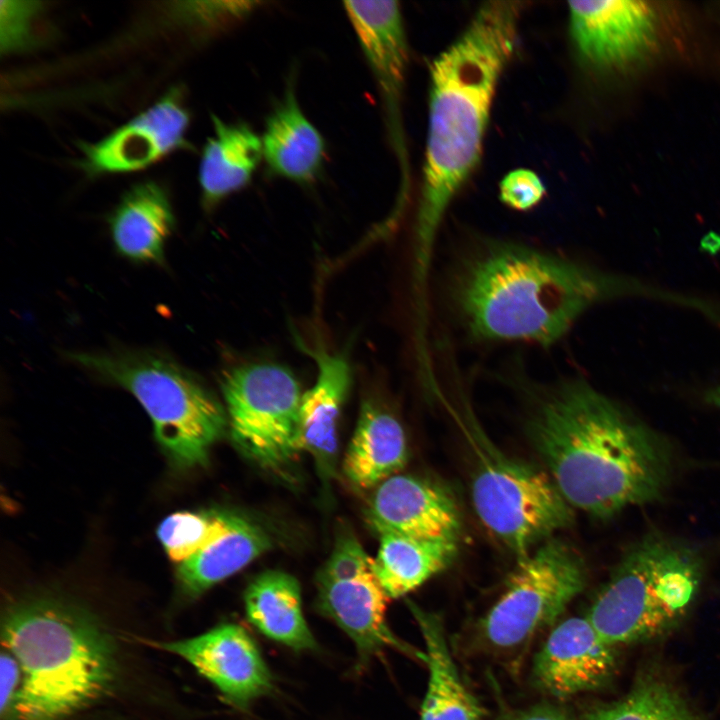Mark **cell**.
Wrapping results in <instances>:
<instances>
[{"label": "cell", "mask_w": 720, "mask_h": 720, "mask_svg": "<svg viewBox=\"0 0 720 720\" xmlns=\"http://www.w3.org/2000/svg\"><path fill=\"white\" fill-rule=\"evenodd\" d=\"M524 3L489 1L430 65L428 126L416 216L415 276L427 279L440 224L479 162L502 72L517 44Z\"/></svg>", "instance_id": "6da1fadb"}, {"label": "cell", "mask_w": 720, "mask_h": 720, "mask_svg": "<svg viewBox=\"0 0 720 720\" xmlns=\"http://www.w3.org/2000/svg\"><path fill=\"white\" fill-rule=\"evenodd\" d=\"M528 436L569 505L597 518L658 499L669 481L664 441L582 380L545 396Z\"/></svg>", "instance_id": "7a4b0ae2"}, {"label": "cell", "mask_w": 720, "mask_h": 720, "mask_svg": "<svg viewBox=\"0 0 720 720\" xmlns=\"http://www.w3.org/2000/svg\"><path fill=\"white\" fill-rule=\"evenodd\" d=\"M644 289L561 256L497 242L462 264L452 300L472 336L545 347L595 304Z\"/></svg>", "instance_id": "3957f363"}, {"label": "cell", "mask_w": 720, "mask_h": 720, "mask_svg": "<svg viewBox=\"0 0 720 720\" xmlns=\"http://www.w3.org/2000/svg\"><path fill=\"white\" fill-rule=\"evenodd\" d=\"M2 632L21 669L12 709L20 720H64L101 697L115 678L111 641L78 608L24 602L8 612Z\"/></svg>", "instance_id": "277c9868"}, {"label": "cell", "mask_w": 720, "mask_h": 720, "mask_svg": "<svg viewBox=\"0 0 720 720\" xmlns=\"http://www.w3.org/2000/svg\"><path fill=\"white\" fill-rule=\"evenodd\" d=\"M701 574L702 561L693 549L648 534L623 554L586 618L612 647L653 638L685 615Z\"/></svg>", "instance_id": "5b68a950"}, {"label": "cell", "mask_w": 720, "mask_h": 720, "mask_svg": "<svg viewBox=\"0 0 720 720\" xmlns=\"http://www.w3.org/2000/svg\"><path fill=\"white\" fill-rule=\"evenodd\" d=\"M68 357L133 394L151 418L156 440L177 466L207 462L228 420L221 405L184 368L148 352L70 353Z\"/></svg>", "instance_id": "8992f818"}, {"label": "cell", "mask_w": 720, "mask_h": 720, "mask_svg": "<svg viewBox=\"0 0 720 720\" xmlns=\"http://www.w3.org/2000/svg\"><path fill=\"white\" fill-rule=\"evenodd\" d=\"M475 454L471 496L482 524L519 559L574 520L550 475L498 450L472 418L461 421Z\"/></svg>", "instance_id": "52a82bcc"}, {"label": "cell", "mask_w": 720, "mask_h": 720, "mask_svg": "<svg viewBox=\"0 0 720 720\" xmlns=\"http://www.w3.org/2000/svg\"><path fill=\"white\" fill-rule=\"evenodd\" d=\"M234 442L263 468L280 470L300 452L303 398L294 375L274 364H252L225 373L221 382Z\"/></svg>", "instance_id": "ba28073f"}, {"label": "cell", "mask_w": 720, "mask_h": 720, "mask_svg": "<svg viewBox=\"0 0 720 720\" xmlns=\"http://www.w3.org/2000/svg\"><path fill=\"white\" fill-rule=\"evenodd\" d=\"M585 583L579 555L562 541L548 539L520 559L482 621L485 639L500 649L527 642L557 620Z\"/></svg>", "instance_id": "9c48e42d"}, {"label": "cell", "mask_w": 720, "mask_h": 720, "mask_svg": "<svg viewBox=\"0 0 720 720\" xmlns=\"http://www.w3.org/2000/svg\"><path fill=\"white\" fill-rule=\"evenodd\" d=\"M317 606L355 643L362 659L386 646L403 648L389 630V597L373 571V559L347 528L336 536L333 550L317 575Z\"/></svg>", "instance_id": "30bf717a"}, {"label": "cell", "mask_w": 720, "mask_h": 720, "mask_svg": "<svg viewBox=\"0 0 720 720\" xmlns=\"http://www.w3.org/2000/svg\"><path fill=\"white\" fill-rule=\"evenodd\" d=\"M568 12L574 48L593 68L625 69L656 47L657 15L645 1H570Z\"/></svg>", "instance_id": "8fae6325"}, {"label": "cell", "mask_w": 720, "mask_h": 720, "mask_svg": "<svg viewBox=\"0 0 720 720\" xmlns=\"http://www.w3.org/2000/svg\"><path fill=\"white\" fill-rule=\"evenodd\" d=\"M344 11L381 94L395 152L404 163L401 104L408 44L397 1H345Z\"/></svg>", "instance_id": "7c38bea8"}, {"label": "cell", "mask_w": 720, "mask_h": 720, "mask_svg": "<svg viewBox=\"0 0 720 720\" xmlns=\"http://www.w3.org/2000/svg\"><path fill=\"white\" fill-rule=\"evenodd\" d=\"M188 125L180 95L171 90L103 139L82 145L84 167L93 174L146 168L185 146Z\"/></svg>", "instance_id": "4fadbf2b"}, {"label": "cell", "mask_w": 720, "mask_h": 720, "mask_svg": "<svg viewBox=\"0 0 720 720\" xmlns=\"http://www.w3.org/2000/svg\"><path fill=\"white\" fill-rule=\"evenodd\" d=\"M159 646L190 663L238 707L247 706L272 688L259 649L236 624H222L201 635Z\"/></svg>", "instance_id": "5bb4252c"}, {"label": "cell", "mask_w": 720, "mask_h": 720, "mask_svg": "<svg viewBox=\"0 0 720 720\" xmlns=\"http://www.w3.org/2000/svg\"><path fill=\"white\" fill-rule=\"evenodd\" d=\"M366 520L378 535L456 540L461 529L457 504L445 488L403 474L393 475L376 487Z\"/></svg>", "instance_id": "9a60e30c"}, {"label": "cell", "mask_w": 720, "mask_h": 720, "mask_svg": "<svg viewBox=\"0 0 720 720\" xmlns=\"http://www.w3.org/2000/svg\"><path fill=\"white\" fill-rule=\"evenodd\" d=\"M616 666L615 647L585 617H571L549 634L535 657L533 676L546 693L567 698L603 685Z\"/></svg>", "instance_id": "2e32d148"}, {"label": "cell", "mask_w": 720, "mask_h": 720, "mask_svg": "<svg viewBox=\"0 0 720 720\" xmlns=\"http://www.w3.org/2000/svg\"><path fill=\"white\" fill-rule=\"evenodd\" d=\"M261 140L271 174L299 184H310L320 175L325 141L302 111L291 83L267 117Z\"/></svg>", "instance_id": "e0dca14e"}, {"label": "cell", "mask_w": 720, "mask_h": 720, "mask_svg": "<svg viewBox=\"0 0 720 720\" xmlns=\"http://www.w3.org/2000/svg\"><path fill=\"white\" fill-rule=\"evenodd\" d=\"M316 382L303 394L298 427L300 451L310 453L324 479L334 472L337 425L351 374L347 361L336 354L316 351Z\"/></svg>", "instance_id": "ac0fdd59"}, {"label": "cell", "mask_w": 720, "mask_h": 720, "mask_svg": "<svg viewBox=\"0 0 720 720\" xmlns=\"http://www.w3.org/2000/svg\"><path fill=\"white\" fill-rule=\"evenodd\" d=\"M213 134L199 164V185L207 209L245 188L263 158L261 137L244 122H225L211 115Z\"/></svg>", "instance_id": "d6986e66"}, {"label": "cell", "mask_w": 720, "mask_h": 720, "mask_svg": "<svg viewBox=\"0 0 720 720\" xmlns=\"http://www.w3.org/2000/svg\"><path fill=\"white\" fill-rule=\"evenodd\" d=\"M109 224L121 255L134 261L161 263L175 219L165 190L146 181L132 186L122 196Z\"/></svg>", "instance_id": "ffe728a7"}, {"label": "cell", "mask_w": 720, "mask_h": 720, "mask_svg": "<svg viewBox=\"0 0 720 720\" xmlns=\"http://www.w3.org/2000/svg\"><path fill=\"white\" fill-rule=\"evenodd\" d=\"M407 461L406 437L400 422L369 402L362 405L343 461V473L359 489L377 487Z\"/></svg>", "instance_id": "44dd1931"}, {"label": "cell", "mask_w": 720, "mask_h": 720, "mask_svg": "<svg viewBox=\"0 0 720 720\" xmlns=\"http://www.w3.org/2000/svg\"><path fill=\"white\" fill-rule=\"evenodd\" d=\"M410 608L425 643L429 670L420 720H483L480 703L458 673L440 618L416 606Z\"/></svg>", "instance_id": "7402d4cb"}, {"label": "cell", "mask_w": 720, "mask_h": 720, "mask_svg": "<svg viewBox=\"0 0 720 720\" xmlns=\"http://www.w3.org/2000/svg\"><path fill=\"white\" fill-rule=\"evenodd\" d=\"M244 603L249 622L268 638L295 650L315 648L302 612L300 585L292 575L262 572L249 583Z\"/></svg>", "instance_id": "603a6c76"}, {"label": "cell", "mask_w": 720, "mask_h": 720, "mask_svg": "<svg viewBox=\"0 0 720 720\" xmlns=\"http://www.w3.org/2000/svg\"><path fill=\"white\" fill-rule=\"evenodd\" d=\"M256 523L229 513L227 530L200 552L179 564L177 579L185 594L197 597L232 576L271 547Z\"/></svg>", "instance_id": "cb8c5ba5"}, {"label": "cell", "mask_w": 720, "mask_h": 720, "mask_svg": "<svg viewBox=\"0 0 720 720\" xmlns=\"http://www.w3.org/2000/svg\"><path fill=\"white\" fill-rule=\"evenodd\" d=\"M373 571L389 598L401 597L445 569L454 559L456 540L425 539L395 533L379 535Z\"/></svg>", "instance_id": "d4e9b609"}, {"label": "cell", "mask_w": 720, "mask_h": 720, "mask_svg": "<svg viewBox=\"0 0 720 720\" xmlns=\"http://www.w3.org/2000/svg\"><path fill=\"white\" fill-rule=\"evenodd\" d=\"M585 720H699L669 686L655 680L640 682L623 699L598 707Z\"/></svg>", "instance_id": "484cf974"}, {"label": "cell", "mask_w": 720, "mask_h": 720, "mask_svg": "<svg viewBox=\"0 0 720 720\" xmlns=\"http://www.w3.org/2000/svg\"><path fill=\"white\" fill-rule=\"evenodd\" d=\"M228 518L227 512H176L160 523L157 536L168 557L180 564L220 537Z\"/></svg>", "instance_id": "4316f807"}, {"label": "cell", "mask_w": 720, "mask_h": 720, "mask_svg": "<svg viewBox=\"0 0 720 720\" xmlns=\"http://www.w3.org/2000/svg\"><path fill=\"white\" fill-rule=\"evenodd\" d=\"M38 1L0 2V48L2 53L25 49L31 44L32 23L39 11Z\"/></svg>", "instance_id": "83f0119b"}, {"label": "cell", "mask_w": 720, "mask_h": 720, "mask_svg": "<svg viewBox=\"0 0 720 720\" xmlns=\"http://www.w3.org/2000/svg\"><path fill=\"white\" fill-rule=\"evenodd\" d=\"M260 1H210L183 3L182 13L205 27H226L243 21L256 11Z\"/></svg>", "instance_id": "f1b7e54d"}, {"label": "cell", "mask_w": 720, "mask_h": 720, "mask_svg": "<svg viewBox=\"0 0 720 720\" xmlns=\"http://www.w3.org/2000/svg\"><path fill=\"white\" fill-rule=\"evenodd\" d=\"M500 199L510 208L525 211L536 206L545 194V186L532 170L519 168L506 174L499 185Z\"/></svg>", "instance_id": "f546056e"}, {"label": "cell", "mask_w": 720, "mask_h": 720, "mask_svg": "<svg viewBox=\"0 0 720 720\" xmlns=\"http://www.w3.org/2000/svg\"><path fill=\"white\" fill-rule=\"evenodd\" d=\"M0 709L1 715L12 712L21 686V669L15 657L6 650L2 652L0 661Z\"/></svg>", "instance_id": "4dcf8cb0"}, {"label": "cell", "mask_w": 720, "mask_h": 720, "mask_svg": "<svg viewBox=\"0 0 720 720\" xmlns=\"http://www.w3.org/2000/svg\"><path fill=\"white\" fill-rule=\"evenodd\" d=\"M500 720H569V718L555 707L541 705L512 712Z\"/></svg>", "instance_id": "1f68e13d"}, {"label": "cell", "mask_w": 720, "mask_h": 720, "mask_svg": "<svg viewBox=\"0 0 720 720\" xmlns=\"http://www.w3.org/2000/svg\"><path fill=\"white\" fill-rule=\"evenodd\" d=\"M706 401L720 409V385L713 387L707 392Z\"/></svg>", "instance_id": "d6a6232c"}]
</instances>
